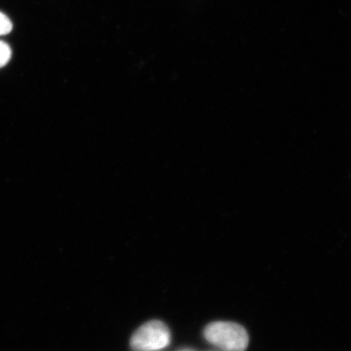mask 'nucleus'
Masks as SVG:
<instances>
[{"label":"nucleus","instance_id":"f03ea898","mask_svg":"<svg viewBox=\"0 0 351 351\" xmlns=\"http://www.w3.org/2000/svg\"><path fill=\"white\" fill-rule=\"evenodd\" d=\"M170 343V331L161 321H149L134 332L131 346L135 351L162 350Z\"/></svg>","mask_w":351,"mask_h":351},{"label":"nucleus","instance_id":"20e7f679","mask_svg":"<svg viewBox=\"0 0 351 351\" xmlns=\"http://www.w3.org/2000/svg\"><path fill=\"white\" fill-rule=\"evenodd\" d=\"M12 22L10 19L3 13L0 12V36L8 34L9 32L12 31Z\"/></svg>","mask_w":351,"mask_h":351},{"label":"nucleus","instance_id":"7ed1b4c3","mask_svg":"<svg viewBox=\"0 0 351 351\" xmlns=\"http://www.w3.org/2000/svg\"><path fill=\"white\" fill-rule=\"evenodd\" d=\"M11 55H12V52H11L9 45L0 41V68L5 66L10 61Z\"/></svg>","mask_w":351,"mask_h":351},{"label":"nucleus","instance_id":"f257e3e1","mask_svg":"<svg viewBox=\"0 0 351 351\" xmlns=\"http://www.w3.org/2000/svg\"><path fill=\"white\" fill-rule=\"evenodd\" d=\"M204 335L209 343L225 351H245L249 343L248 332L237 323H212Z\"/></svg>","mask_w":351,"mask_h":351}]
</instances>
